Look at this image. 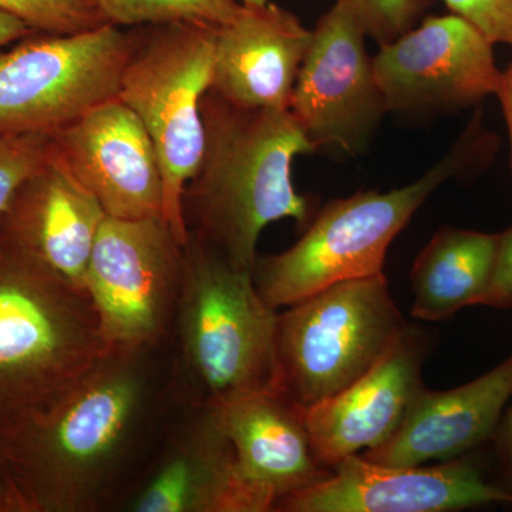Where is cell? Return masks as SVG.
Masks as SVG:
<instances>
[{
	"mask_svg": "<svg viewBox=\"0 0 512 512\" xmlns=\"http://www.w3.org/2000/svg\"><path fill=\"white\" fill-rule=\"evenodd\" d=\"M184 245L163 215L103 221L84 289L110 349L157 348L175 323Z\"/></svg>",
	"mask_w": 512,
	"mask_h": 512,
	"instance_id": "obj_9",
	"label": "cell"
},
{
	"mask_svg": "<svg viewBox=\"0 0 512 512\" xmlns=\"http://www.w3.org/2000/svg\"><path fill=\"white\" fill-rule=\"evenodd\" d=\"M312 30L274 3L242 6L215 32L211 92L247 109H289Z\"/></svg>",
	"mask_w": 512,
	"mask_h": 512,
	"instance_id": "obj_17",
	"label": "cell"
},
{
	"mask_svg": "<svg viewBox=\"0 0 512 512\" xmlns=\"http://www.w3.org/2000/svg\"><path fill=\"white\" fill-rule=\"evenodd\" d=\"M494 143L477 114L446 156L414 183L328 202L293 247L256 258V289L272 308H288L340 282L382 274L387 249L421 205L441 184L487 160Z\"/></svg>",
	"mask_w": 512,
	"mask_h": 512,
	"instance_id": "obj_5",
	"label": "cell"
},
{
	"mask_svg": "<svg viewBox=\"0 0 512 512\" xmlns=\"http://www.w3.org/2000/svg\"><path fill=\"white\" fill-rule=\"evenodd\" d=\"M431 345L429 330L407 323L365 375L305 410L313 448L326 467L333 470L345 458L382 446L396 433L426 387L423 365Z\"/></svg>",
	"mask_w": 512,
	"mask_h": 512,
	"instance_id": "obj_14",
	"label": "cell"
},
{
	"mask_svg": "<svg viewBox=\"0 0 512 512\" xmlns=\"http://www.w3.org/2000/svg\"><path fill=\"white\" fill-rule=\"evenodd\" d=\"M215 32L204 23L138 26L117 96L153 141L163 177V215L183 245L184 191L204 153L201 103L211 89Z\"/></svg>",
	"mask_w": 512,
	"mask_h": 512,
	"instance_id": "obj_6",
	"label": "cell"
},
{
	"mask_svg": "<svg viewBox=\"0 0 512 512\" xmlns=\"http://www.w3.org/2000/svg\"><path fill=\"white\" fill-rule=\"evenodd\" d=\"M52 134H0V215L26 178L45 163Z\"/></svg>",
	"mask_w": 512,
	"mask_h": 512,
	"instance_id": "obj_24",
	"label": "cell"
},
{
	"mask_svg": "<svg viewBox=\"0 0 512 512\" xmlns=\"http://www.w3.org/2000/svg\"><path fill=\"white\" fill-rule=\"evenodd\" d=\"M365 39L339 3L312 30L289 110L316 148L339 147L357 156L387 113Z\"/></svg>",
	"mask_w": 512,
	"mask_h": 512,
	"instance_id": "obj_11",
	"label": "cell"
},
{
	"mask_svg": "<svg viewBox=\"0 0 512 512\" xmlns=\"http://www.w3.org/2000/svg\"><path fill=\"white\" fill-rule=\"evenodd\" d=\"M498 234L441 228L414 261L413 318L439 322L477 306L493 272Z\"/></svg>",
	"mask_w": 512,
	"mask_h": 512,
	"instance_id": "obj_20",
	"label": "cell"
},
{
	"mask_svg": "<svg viewBox=\"0 0 512 512\" xmlns=\"http://www.w3.org/2000/svg\"><path fill=\"white\" fill-rule=\"evenodd\" d=\"M0 512H28L2 463H0Z\"/></svg>",
	"mask_w": 512,
	"mask_h": 512,
	"instance_id": "obj_29",
	"label": "cell"
},
{
	"mask_svg": "<svg viewBox=\"0 0 512 512\" xmlns=\"http://www.w3.org/2000/svg\"><path fill=\"white\" fill-rule=\"evenodd\" d=\"M454 15L468 20L493 45L512 46V0H443Z\"/></svg>",
	"mask_w": 512,
	"mask_h": 512,
	"instance_id": "obj_25",
	"label": "cell"
},
{
	"mask_svg": "<svg viewBox=\"0 0 512 512\" xmlns=\"http://www.w3.org/2000/svg\"><path fill=\"white\" fill-rule=\"evenodd\" d=\"M512 397V356L456 389L424 387L396 433L362 457L384 466H421L448 461L493 440Z\"/></svg>",
	"mask_w": 512,
	"mask_h": 512,
	"instance_id": "obj_18",
	"label": "cell"
},
{
	"mask_svg": "<svg viewBox=\"0 0 512 512\" xmlns=\"http://www.w3.org/2000/svg\"><path fill=\"white\" fill-rule=\"evenodd\" d=\"M52 143L109 217L138 220L163 215L156 148L137 114L119 97L60 128L52 134Z\"/></svg>",
	"mask_w": 512,
	"mask_h": 512,
	"instance_id": "obj_13",
	"label": "cell"
},
{
	"mask_svg": "<svg viewBox=\"0 0 512 512\" xmlns=\"http://www.w3.org/2000/svg\"><path fill=\"white\" fill-rule=\"evenodd\" d=\"M278 322L252 271L188 232L174 325L178 375L192 409L278 392Z\"/></svg>",
	"mask_w": 512,
	"mask_h": 512,
	"instance_id": "obj_4",
	"label": "cell"
},
{
	"mask_svg": "<svg viewBox=\"0 0 512 512\" xmlns=\"http://www.w3.org/2000/svg\"><path fill=\"white\" fill-rule=\"evenodd\" d=\"M109 352L86 289L0 235V437Z\"/></svg>",
	"mask_w": 512,
	"mask_h": 512,
	"instance_id": "obj_3",
	"label": "cell"
},
{
	"mask_svg": "<svg viewBox=\"0 0 512 512\" xmlns=\"http://www.w3.org/2000/svg\"><path fill=\"white\" fill-rule=\"evenodd\" d=\"M348 10L366 36L380 46L416 26L426 8V0H336Z\"/></svg>",
	"mask_w": 512,
	"mask_h": 512,
	"instance_id": "obj_23",
	"label": "cell"
},
{
	"mask_svg": "<svg viewBox=\"0 0 512 512\" xmlns=\"http://www.w3.org/2000/svg\"><path fill=\"white\" fill-rule=\"evenodd\" d=\"M491 504H512V493L488 483L470 454L434 467L384 466L355 454L328 480L281 498L275 511L450 512Z\"/></svg>",
	"mask_w": 512,
	"mask_h": 512,
	"instance_id": "obj_12",
	"label": "cell"
},
{
	"mask_svg": "<svg viewBox=\"0 0 512 512\" xmlns=\"http://www.w3.org/2000/svg\"><path fill=\"white\" fill-rule=\"evenodd\" d=\"M507 123L508 134H510L511 146V168H512V63L503 74H501L500 89L497 93Z\"/></svg>",
	"mask_w": 512,
	"mask_h": 512,
	"instance_id": "obj_30",
	"label": "cell"
},
{
	"mask_svg": "<svg viewBox=\"0 0 512 512\" xmlns=\"http://www.w3.org/2000/svg\"><path fill=\"white\" fill-rule=\"evenodd\" d=\"M205 143L184 191L188 232L237 268L254 271L266 225L292 218L308 227L311 198L293 187V158L318 150L289 109H247L208 92L201 103Z\"/></svg>",
	"mask_w": 512,
	"mask_h": 512,
	"instance_id": "obj_2",
	"label": "cell"
},
{
	"mask_svg": "<svg viewBox=\"0 0 512 512\" xmlns=\"http://www.w3.org/2000/svg\"><path fill=\"white\" fill-rule=\"evenodd\" d=\"M493 440L504 480L503 487L512 493V406L498 424Z\"/></svg>",
	"mask_w": 512,
	"mask_h": 512,
	"instance_id": "obj_27",
	"label": "cell"
},
{
	"mask_svg": "<svg viewBox=\"0 0 512 512\" xmlns=\"http://www.w3.org/2000/svg\"><path fill=\"white\" fill-rule=\"evenodd\" d=\"M242 5H251V6H262L268 3V0H239Z\"/></svg>",
	"mask_w": 512,
	"mask_h": 512,
	"instance_id": "obj_31",
	"label": "cell"
},
{
	"mask_svg": "<svg viewBox=\"0 0 512 512\" xmlns=\"http://www.w3.org/2000/svg\"><path fill=\"white\" fill-rule=\"evenodd\" d=\"M493 46L461 16H429L372 57L386 110H457L497 96L503 72Z\"/></svg>",
	"mask_w": 512,
	"mask_h": 512,
	"instance_id": "obj_10",
	"label": "cell"
},
{
	"mask_svg": "<svg viewBox=\"0 0 512 512\" xmlns=\"http://www.w3.org/2000/svg\"><path fill=\"white\" fill-rule=\"evenodd\" d=\"M107 214L55 148L23 181L0 215V235L84 288L97 232Z\"/></svg>",
	"mask_w": 512,
	"mask_h": 512,
	"instance_id": "obj_16",
	"label": "cell"
},
{
	"mask_svg": "<svg viewBox=\"0 0 512 512\" xmlns=\"http://www.w3.org/2000/svg\"><path fill=\"white\" fill-rule=\"evenodd\" d=\"M109 25L153 26L167 23L228 25L242 12L239 0H96Z\"/></svg>",
	"mask_w": 512,
	"mask_h": 512,
	"instance_id": "obj_21",
	"label": "cell"
},
{
	"mask_svg": "<svg viewBox=\"0 0 512 512\" xmlns=\"http://www.w3.org/2000/svg\"><path fill=\"white\" fill-rule=\"evenodd\" d=\"M276 500L252 483L210 409L175 433L131 503L136 512H269Z\"/></svg>",
	"mask_w": 512,
	"mask_h": 512,
	"instance_id": "obj_15",
	"label": "cell"
},
{
	"mask_svg": "<svg viewBox=\"0 0 512 512\" xmlns=\"http://www.w3.org/2000/svg\"><path fill=\"white\" fill-rule=\"evenodd\" d=\"M133 32L35 33L0 52V134H53L119 96Z\"/></svg>",
	"mask_w": 512,
	"mask_h": 512,
	"instance_id": "obj_8",
	"label": "cell"
},
{
	"mask_svg": "<svg viewBox=\"0 0 512 512\" xmlns=\"http://www.w3.org/2000/svg\"><path fill=\"white\" fill-rule=\"evenodd\" d=\"M210 410L245 476L274 495L276 503L332 476V468L316 456L305 409L284 394H248Z\"/></svg>",
	"mask_w": 512,
	"mask_h": 512,
	"instance_id": "obj_19",
	"label": "cell"
},
{
	"mask_svg": "<svg viewBox=\"0 0 512 512\" xmlns=\"http://www.w3.org/2000/svg\"><path fill=\"white\" fill-rule=\"evenodd\" d=\"M147 352L110 349L57 402L0 437V463L26 511L106 503L147 410Z\"/></svg>",
	"mask_w": 512,
	"mask_h": 512,
	"instance_id": "obj_1",
	"label": "cell"
},
{
	"mask_svg": "<svg viewBox=\"0 0 512 512\" xmlns=\"http://www.w3.org/2000/svg\"><path fill=\"white\" fill-rule=\"evenodd\" d=\"M477 306L512 309V225L498 234L493 272Z\"/></svg>",
	"mask_w": 512,
	"mask_h": 512,
	"instance_id": "obj_26",
	"label": "cell"
},
{
	"mask_svg": "<svg viewBox=\"0 0 512 512\" xmlns=\"http://www.w3.org/2000/svg\"><path fill=\"white\" fill-rule=\"evenodd\" d=\"M35 33L39 32L30 28V26L26 25L22 20L15 18V16L0 10V49L10 45V43L35 35Z\"/></svg>",
	"mask_w": 512,
	"mask_h": 512,
	"instance_id": "obj_28",
	"label": "cell"
},
{
	"mask_svg": "<svg viewBox=\"0 0 512 512\" xmlns=\"http://www.w3.org/2000/svg\"><path fill=\"white\" fill-rule=\"evenodd\" d=\"M0 10L39 33L72 35L109 25L96 0H0Z\"/></svg>",
	"mask_w": 512,
	"mask_h": 512,
	"instance_id": "obj_22",
	"label": "cell"
},
{
	"mask_svg": "<svg viewBox=\"0 0 512 512\" xmlns=\"http://www.w3.org/2000/svg\"><path fill=\"white\" fill-rule=\"evenodd\" d=\"M406 325L383 272L293 303L279 313L278 392L309 409L365 375Z\"/></svg>",
	"mask_w": 512,
	"mask_h": 512,
	"instance_id": "obj_7",
	"label": "cell"
}]
</instances>
